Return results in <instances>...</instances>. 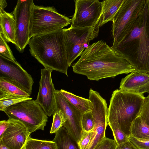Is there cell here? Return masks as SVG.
Wrapping results in <instances>:
<instances>
[{"label":"cell","mask_w":149,"mask_h":149,"mask_svg":"<svg viewBox=\"0 0 149 149\" xmlns=\"http://www.w3.org/2000/svg\"><path fill=\"white\" fill-rule=\"evenodd\" d=\"M111 48L128 61L136 71L149 73V0H145L130 31Z\"/></svg>","instance_id":"2"},{"label":"cell","mask_w":149,"mask_h":149,"mask_svg":"<svg viewBox=\"0 0 149 149\" xmlns=\"http://www.w3.org/2000/svg\"><path fill=\"white\" fill-rule=\"evenodd\" d=\"M31 55L45 67L68 77L69 67L63 29L34 36L29 43Z\"/></svg>","instance_id":"3"},{"label":"cell","mask_w":149,"mask_h":149,"mask_svg":"<svg viewBox=\"0 0 149 149\" xmlns=\"http://www.w3.org/2000/svg\"><path fill=\"white\" fill-rule=\"evenodd\" d=\"M117 146L114 140L106 137L93 149H116Z\"/></svg>","instance_id":"31"},{"label":"cell","mask_w":149,"mask_h":149,"mask_svg":"<svg viewBox=\"0 0 149 149\" xmlns=\"http://www.w3.org/2000/svg\"><path fill=\"white\" fill-rule=\"evenodd\" d=\"M81 125L83 130L88 132L93 130L95 123L91 111L83 114L81 119Z\"/></svg>","instance_id":"24"},{"label":"cell","mask_w":149,"mask_h":149,"mask_svg":"<svg viewBox=\"0 0 149 149\" xmlns=\"http://www.w3.org/2000/svg\"><path fill=\"white\" fill-rule=\"evenodd\" d=\"M7 6V3L6 0H0V10H4Z\"/></svg>","instance_id":"35"},{"label":"cell","mask_w":149,"mask_h":149,"mask_svg":"<svg viewBox=\"0 0 149 149\" xmlns=\"http://www.w3.org/2000/svg\"><path fill=\"white\" fill-rule=\"evenodd\" d=\"M138 116L149 125V93L144 99Z\"/></svg>","instance_id":"28"},{"label":"cell","mask_w":149,"mask_h":149,"mask_svg":"<svg viewBox=\"0 0 149 149\" xmlns=\"http://www.w3.org/2000/svg\"><path fill=\"white\" fill-rule=\"evenodd\" d=\"M53 116V122L50 131L51 134H55L63 127V123L62 116L58 111H55Z\"/></svg>","instance_id":"29"},{"label":"cell","mask_w":149,"mask_h":149,"mask_svg":"<svg viewBox=\"0 0 149 149\" xmlns=\"http://www.w3.org/2000/svg\"><path fill=\"white\" fill-rule=\"evenodd\" d=\"M145 1L124 0L112 21V47L118 44L130 31L141 12Z\"/></svg>","instance_id":"7"},{"label":"cell","mask_w":149,"mask_h":149,"mask_svg":"<svg viewBox=\"0 0 149 149\" xmlns=\"http://www.w3.org/2000/svg\"><path fill=\"white\" fill-rule=\"evenodd\" d=\"M64 42L69 67L88 47L90 41L96 38L99 27L63 29Z\"/></svg>","instance_id":"8"},{"label":"cell","mask_w":149,"mask_h":149,"mask_svg":"<svg viewBox=\"0 0 149 149\" xmlns=\"http://www.w3.org/2000/svg\"><path fill=\"white\" fill-rule=\"evenodd\" d=\"M8 127L0 142L10 149H23L31 134L26 125L17 119L9 118Z\"/></svg>","instance_id":"15"},{"label":"cell","mask_w":149,"mask_h":149,"mask_svg":"<svg viewBox=\"0 0 149 149\" xmlns=\"http://www.w3.org/2000/svg\"><path fill=\"white\" fill-rule=\"evenodd\" d=\"M72 67L74 72L97 81L136 71L128 61L102 40L89 45Z\"/></svg>","instance_id":"1"},{"label":"cell","mask_w":149,"mask_h":149,"mask_svg":"<svg viewBox=\"0 0 149 149\" xmlns=\"http://www.w3.org/2000/svg\"><path fill=\"white\" fill-rule=\"evenodd\" d=\"M53 70L47 68L41 69L39 89L35 100L49 116L53 115L55 109L54 94L56 89L51 76Z\"/></svg>","instance_id":"14"},{"label":"cell","mask_w":149,"mask_h":149,"mask_svg":"<svg viewBox=\"0 0 149 149\" xmlns=\"http://www.w3.org/2000/svg\"><path fill=\"white\" fill-rule=\"evenodd\" d=\"M8 125V120H2L0 121V138L7 128Z\"/></svg>","instance_id":"34"},{"label":"cell","mask_w":149,"mask_h":149,"mask_svg":"<svg viewBox=\"0 0 149 149\" xmlns=\"http://www.w3.org/2000/svg\"><path fill=\"white\" fill-rule=\"evenodd\" d=\"M145 98L144 94L114 91L108 109V124L118 127L129 136L132 123L138 116Z\"/></svg>","instance_id":"4"},{"label":"cell","mask_w":149,"mask_h":149,"mask_svg":"<svg viewBox=\"0 0 149 149\" xmlns=\"http://www.w3.org/2000/svg\"><path fill=\"white\" fill-rule=\"evenodd\" d=\"M119 89L142 94L149 93V73L135 71L121 79Z\"/></svg>","instance_id":"16"},{"label":"cell","mask_w":149,"mask_h":149,"mask_svg":"<svg viewBox=\"0 0 149 149\" xmlns=\"http://www.w3.org/2000/svg\"><path fill=\"white\" fill-rule=\"evenodd\" d=\"M74 1L75 10L70 27L93 28L97 26L102 13V2L98 0Z\"/></svg>","instance_id":"9"},{"label":"cell","mask_w":149,"mask_h":149,"mask_svg":"<svg viewBox=\"0 0 149 149\" xmlns=\"http://www.w3.org/2000/svg\"><path fill=\"white\" fill-rule=\"evenodd\" d=\"M92 132H88L83 130L81 138L78 143L80 149H87L91 141Z\"/></svg>","instance_id":"32"},{"label":"cell","mask_w":149,"mask_h":149,"mask_svg":"<svg viewBox=\"0 0 149 149\" xmlns=\"http://www.w3.org/2000/svg\"><path fill=\"white\" fill-rule=\"evenodd\" d=\"M71 22V19L59 13L53 7L34 4L30 20V38L63 29Z\"/></svg>","instance_id":"5"},{"label":"cell","mask_w":149,"mask_h":149,"mask_svg":"<svg viewBox=\"0 0 149 149\" xmlns=\"http://www.w3.org/2000/svg\"><path fill=\"white\" fill-rule=\"evenodd\" d=\"M34 4L33 0H18L12 13L15 22L17 42L15 46L20 53L24 51L31 38L30 20L32 9Z\"/></svg>","instance_id":"12"},{"label":"cell","mask_w":149,"mask_h":149,"mask_svg":"<svg viewBox=\"0 0 149 149\" xmlns=\"http://www.w3.org/2000/svg\"><path fill=\"white\" fill-rule=\"evenodd\" d=\"M1 33L7 42H10L15 46L17 44L15 22L12 13L0 10Z\"/></svg>","instance_id":"17"},{"label":"cell","mask_w":149,"mask_h":149,"mask_svg":"<svg viewBox=\"0 0 149 149\" xmlns=\"http://www.w3.org/2000/svg\"><path fill=\"white\" fill-rule=\"evenodd\" d=\"M55 111H58L63 119V126L78 143L81 140L83 130L81 119L83 115L79 110L70 104L59 91L54 92Z\"/></svg>","instance_id":"10"},{"label":"cell","mask_w":149,"mask_h":149,"mask_svg":"<svg viewBox=\"0 0 149 149\" xmlns=\"http://www.w3.org/2000/svg\"><path fill=\"white\" fill-rule=\"evenodd\" d=\"M0 55L13 60H16L7 42L0 33Z\"/></svg>","instance_id":"25"},{"label":"cell","mask_w":149,"mask_h":149,"mask_svg":"<svg viewBox=\"0 0 149 149\" xmlns=\"http://www.w3.org/2000/svg\"><path fill=\"white\" fill-rule=\"evenodd\" d=\"M32 99L30 97H13L0 100V111L3 110L11 106L26 100Z\"/></svg>","instance_id":"27"},{"label":"cell","mask_w":149,"mask_h":149,"mask_svg":"<svg viewBox=\"0 0 149 149\" xmlns=\"http://www.w3.org/2000/svg\"><path fill=\"white\" fill-rule=\"evenodd\" d=\"M0 76L7 78L19 85L26 92L32 93L33 79L16 60L0 55Z\"/></svg>","instance_id":"13"},{"label":"cell","mask_w":149,"mask_h":149,"mask_svg":"<svg viewBox=\"0 0 149 149\" xmlns=\"http://www.w3.org/2000/svg\"><path fill=\"white\" fill-rule=\"evenodd\" d=\"M0 149H10L0 142Z\"/></svg>","instance_id":"36"},{"label":"cell","mask_w":149,"mask_h":149,"mask_svg":"<svg viewBox=\"0 0 149 149\" xmlns=\"http://www.w3.org/2000/svg\"><path fill=\"white\" fill-rule=\"evenodd\" d=\"M124 0H106L102 2L103 11L97 26L101 27L109 22L112 21Z\"/></svg>","instance_id":"19"},{"label":"cell","mask_w":149,"mask_h":149,"mask_svg":"<svg viewBox=\"0 0 149 149\" xmlns=\"http://www.w3.org/2000/svg\"><path fill=\"white\" fill-rule=\"evenodd\" d=\"M59 91L66 99L82 114L92 111L93 104L89 99L77 96L63 89Z\"/></svg>","instance_id":"21"},{"label":"cell","mask_w":149,"mask_h":149,"mask_svg":"<svg viewBox=\"0 0 149 149\" xmlns=\"http://www.w3.org/2000/svg\"><path fill=\"white\" fill-rule=\"evenodd\" d=\"M30 96L17 84L7 78L0 77V100Z\"/></svg>","instance_id":"18"},{"label":"cell","mask_w":149,"mask_h":149,"mask_svg":"<svg viewBox=\"0 0 149 149\" xmlns=\"http://www.w3.org/2000/svg\"><path fill=\"white\" fill-rule=\"evenodd\" d=\"M57 149H80L78 143L64 127L56 133L53 140Z\"/></svg>","instance_id":"20"},{"label":"cell","mask_w":149,"mask_h":149,"mask_svg":"<svg viewBox=\"0 0 149 149\" xmlns=\"http://www.w3.org/2000/svg\"><path fill=\"white\" fill-rule=\"evenodd\" d=\"M131 135L138 139H149V125L138 116L134 121L131 128Z\"/></svg>","instance_id":"22"},{"label":"cell","mask_w":149,"mask_h":149,"mask_svg":"<svg viewBox=\"0 0 149 149\" xmlns=\"http://www.w3.org/2000/svg\"><path fill=\"white\" fill-rule=\"evenodd\" d=\"M2 111L9 118L22 122L31 133L39 130H44L48 121L47 116L36 101L32 99L11 106Z\"/></svg>","instance_id":"6"},{"label":"cell","mask_w":149,"mask_h":149,"mask_svg":"<svg viewBox=\"0 0 149 149\" xmlns=\"http://www.w3.org/2000/svg\"><path fill=\"white\" fill-rule=\"evenodd\" d=\"M23 149H57L56 143L52 141L32 138L29 136Z\"/></svg>","instance_id":"23"},{"label":"cell","mask_w":149,"mask_h":149,"mask_svg":"<svg viewBox=\"0 0 149 149\" xmlns=\"http://www.w3.org/2000/svg\"><path fill=\"white\" fill-rule=\"evenodd\" d=\"M129 140L138 149H149V139H138L130 135Z\"/></svg>","instance_id":"30"},{"label":"cell","mask_w":149,"mask_h":149,"mask_svg":"<svg viewBox=\"0 0 149 149\" xmlns=\"http://www.w3.org/2000/svg\"><path fill=\"white\" fill-rule=\"evenodd\" d=\"M116 149H138L129 140L117 145Z\"/></svg>","instance_id":"33"},{"label":"cell","mask_w":149,"mask_h":149,"mask_svg":"<svg viewBox=\"0 0 149 149\" xmlns=\"http://www.w3.org/2000/svg\"><path fill=\"white\" fill-rule=\"evenodd\" d=\"M88 99L93 104L91 112L95 126L87 149H93L106 137L105 131L108 125V108L106 100L98 92L91 88L89 90Z\"/></svg>","instance_id":"11"},{"label":"cell","mask_w":149,"mask_h":149,"mask_svg":"<svg viewBox=\"0 0 149 149\" xmlns=\"http://www.w3.org/2000/svg\"><path fill=\"white\" fill-rule=\"evenodd\" d=\"M117 145L129 140V136L125 133L120 129L115 126L109 125Z\"/></svg>","instance_id":"26"}]
</instances>
